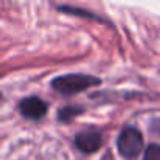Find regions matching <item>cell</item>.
Instances as JSON below:
<instances>
[{
	"label": "cell",
	"mask_w": 160,
	"mask_h": 160,
	"mask_svg": "<svg viewBox=\"0 0 160 160\" xmlns=\"http://www.w3.org/2000/svg\"><path fill=\"white\" fill-rule=\"evenodd\" d=\"M143 160H160V144H151L146 149Z\"/></svg>",
	"instance_id": "8992f818"
},
{
	"label": "cell",
	"mask_w": 160,
	"mask_h": 160,
	"mask_svg": "<svg viewBox=\"0 0 160 160\" xmlns=\"http://www.w3.org/2000/svg\"><path fill=\"white\" fill-rule=\"evenodd\" d=\"M19 110L21 113L25 116V118H30V119H39L46 115L47 112V104L39 99V98H25L24 101H21L19 104Z\"/></svg>",
	"instance_id": "277c9868"
},
{
	"label": "cell",
	"mask_w": 160,
	"mask_h": 160,
	"mask_svg": "<svg viewBox=\"0 0 160 160\" xmlns=\"http://www.w3.org/2000/svg\"><path fill=\"white\" fill-rule=\"evenodd\" d=\"M74 143L80 151H83V152H96L102 144V135H101V132H98L94 129L83 130L78 135H75Z\"/></svg>",
	"instance_id": "3957f363"
},
{
	"label": "cell",
	"mask_w": 160,
	"mask_h": 160,
	"mask_svg": "<svg viewBox=\"0 0 160 160\" xmlns=\"http://www.w3.org/2000/svg\"><path fill=\"white\" fill-rule=\"evenodd\" d=\"M152 130L157 132V133H160V119H155V121L152 122Z\"/></svg>",
	"instance_id": "52a82bcc"
},
{
	"label": "cell",
	"mask_w": 160,
	"mask_h": 160,
	"mask_svg": "<svg viewBox=\"0 0 160 160\" xmlns=\"http://www.w3.org/2000/svg\"><path fill=\"white\" fill-rule=\"evenodd\" d=\"M82 112L80 107H64L58 112V119H63V121H69L71 118H74L75 115H78Z\"/></svg>",
	"instance_id": "5b68a950"
},
{
	"label": "cell",
	"mask_w": 160,
	"mask_h": 160,
	"mask_svg": "<svg viewBox=\"0 0 160 160\" xmlns=\"http://www.w3.org/2000/svg\"><path fill=\"white\" fill-rule=\"evenodd\" d=\"M118 151L126 158H133L143 151V137L135 127H126L118 137Z\"/></svg>",
	"instance_id": "7a4b0ae2"
},
{
	"label": "cell",
	"mask_w": 160,
	"mask_h": 160,
	"mask_svg": "<svg viewBox=\"0 0 160 160\" xmlns=\"http://www.w3.org/2000/svg\"><path fill=\"white\" fill-rule=\"evenodd\" d=\"M101 80L98 77L93 75H87V74H66V75H60L55 77L52 80V88L64 96H71V94H77L82 93L87 88L93 87V85H99Z\"/></svg>",
	"instance_id": "6da1fadb"
}]
</instances>
